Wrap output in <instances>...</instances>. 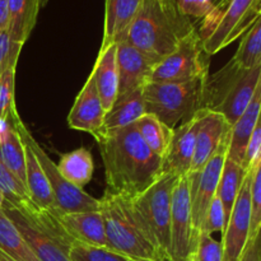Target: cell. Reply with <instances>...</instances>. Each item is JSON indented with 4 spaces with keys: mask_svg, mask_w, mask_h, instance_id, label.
Instances as JSON below:
<instances>
[{
    "mask_svg": "<svg viewBox=\"0 0 261 261\" xmlns=\"http://www.w3.org/2000/svg\"><path fill=\"white\" fill-rule=\"evenodd\" d=\"M199 234L194 229L188 175L177 180L172 191L168 261H188Z\"/></svg>",
    "mask_w": 261,
    "mask_h": 261,
    "instance_id": "obj_10",
    "label": "cell"
},
{
    "mask_svg": "<svg viewBox=\"0 0 261 261\" xmlns=\"http://www.w3.org/2000/svg\"><path fill=\"white\" fill-rule=\"evenodd\" d=\"M134 126L145 144L161 158L165 157L171 139H172L173 129L168 127L154 115L150 114L143 115L139 120L134 122Z\"/></svg>",
    "mask_w": 261,
    "mask_h": 261,
    "instance_id": "obj_28",
    "label": "cell"
},
{
    "mask_svg": "<svg viewBox=\"0 0 261 261\" xmlns=\"http://www.w3.org/2000/svg\"><path fill=\"white\" fill-rule=\"evenodd\" d=\"M15 69L17 63H13L0 74V120L3 121H8L13 110L17 109L14 101Z\"/></svg>",
    "mask_w": 261,
    "mask_h": 261,
    "instance_id": "obj_34",
    "label": "cell"
},
{
    "mask_svg": "<svg viewBox=\"0 0 261 261\" xmlns=\"http://www.w3.org/2000/svg\"><path fill=\"white\" fill-rule=\"evenodd\" d=\"M103 117V106L94 86L93 76L89 74L69 112L68 125L74 130L94 135L101 129Z\"/></svg>",
    "mask_w": 261,
    "mask_h": 261,
    "instance_id": "obj_15",
    "label": "cell"
},
{
    "mask_svg": "<svg viewBox=\"0 0 261 261\" xmlns=\"http://www.w3.org/2000/svg\"><path fill=\"white\" fill-rule=\"evenodd\" d=\"M4 201H5L4 195H3V193L0 191V212H2V208H3V204H4Z\"/></svg>",
    "mask_w": 261,
    "mask_h": 261,
    "instance_id": "obj_43",
    "label": "cell"
},
{
    "mask_svg": "<svg viewBox=\"0 0 261 261\" xmlns=\"http://www.w3.org/2000/svg\"><path fill=\"white\" fill-rule=\"evenodd\" d=\"M68 256L70 261H129V259L109 247L73 242L69 247Z\"/></svg>",
    "mask_w": 261,
    "mask_h": 261,
    "instance_id": "obj_31",
    "label": "cell"
},
{
    "mask_svg": "<svg viewBox=\"0 0 261 261\" xmlns=\"http://www.w3.org/2000/svg\"><path fill=\"white\" fill-rule=\"evenodd\" d=\"M99 200L107 247L133 261H163L127 196L105 191Z\"/></svg>",
    "mask_w": 261,
    "mask_h": 261,
    "instance_id": "obj_3",
    "label": "cell"
},
{
    "mask_svg": "<svg viewBox=\"0 0 261 261\" xmlns=\"http://www.w3.org/2000/svg\"><path fill=\"white\" fill-rule=\"evenodd\" d=\"M48 3V0H38V4H40V8H43L46 7Z\"/></svg>",
    "mask_w": 261,
    "mask_h": 261,
    "instance_id": "obj_44",
    "label": "cell"
},
{
    "mask_svg": "<svg viewBox=\"0 0 261 261\" xmlns=\"http://www.w3.org/2000/svg\"><path fill=\"white\" fill-rule=\"evenodd\" d=\"M224 227H226V217H224V209L222 205L221 199L216 194L209 204L208 209L205 212V216L203 218V223L200 227V233L212 234L214 232H221L223 233Z\"/></svg>",
    "mask_w": 261,
    "mask_h": 261,
    "instance_id": "obj_36",
    "label": "cell"
},
{
    "mask_svg": "<svg viewBox=\"0 0 261 261\" xmlns=\"http://www.w3.org/2000/svg\"><path fill=\"white\" fill-rule=\"evenodd\" d=\"M23 142V140H22ZM24 144V158H25V181L24 188L27 191L28 199L33 208L43 212H51L56 213L59 209L56 208L55 200H54L53 193H51L50 185L43 173L42 167L37 161L36 155L33 154L32 149Z\"/></svg>",
    "mask_w": 261,
    "mask_h": 261,
    "instance_id": "obj_21",
    "label": "cell"
},
{
    "mask_svg": "<svg viewBox=\"0 0 261 261\" xmlns=\"http://www.w3.org/2000/svg\"><path fill=\"white\" fill-rule=\"evenodd\" d=\"M250 186L251 171H249L240 188L228 222L222 233V261H240L250 237Z\"/></svg>",
    "mask_w": 261,
    "mask_h": 261,
    "instance_id": "obj_12",
    "label": "cell"
},
{
    "mask_svg": "<svg viewBox=\"0 0 261 261\" xmlns=\"http://www.w3.org/2000/svg\"><path fill=\"white\" fill-rule=\"evenodd\" d=\"M261 87V64L244 70L232 83L223 99L214 112L224 117L229 125H233L251 102L255 92Z\"/></svg>",
    "mask_w": 261,
    "mask_h": 261,
    "instance_id": "obj_16",
    "label": "cell"
},
{
    "mask_svg": "<svg viewBox=\"0 0 261 261\" xmlns=\"http://www.w3.org/2000/svg\"><path fill=\"white\" fill-rule=\"evenodd\" d=\"M198 76L182 83H148L143 88L145 114L175 129L193 119L201 110L206 76Z\"/></svg>",
    "mask_w": 261,
    "mask_h": 261,
    "instance_id": "obj_6",
    "label": "cell"
},
{
    "mask_svg": "<svg viewBox=\"0 0 261 261\" xmlns=\"http://www.w3.org/2000/svg\"><path fill=\"white\" fill-rule=\"evenodd\" d=\"M203 115L204 110H200L193 119L173 129L172 139L163 157L162 175L168 173L177 177L188 175L193 162L196 134L200 129Z\"/></svg>",
    "mask_w": 261,
    "mask_h": 261,
    "instance_id": "obj_14",
    "label": "cell"
},
{
    "mask_svg": "<svg viewBox=\"0 0 261 261\" xmlns=\"http://www.w3.org/2000/svg\"><path fill=\"white\" fill-rule=\"evenodd\" d=\"M8 0H0V32L8 27Z\"/></svg>",
    "mask_w": 261,
    "mask_h": 261,
    "instance_id": "obj_41",
    "label": "cell"
},
{
    "mask_svg": "<svg viewBox=\"0 0 261 261\" xmlns=\"http://www.w3.org/2000/svg\"><path fill=\"white\" fill-rule=\"evenodd\" d=\"M261 231V161L251 170L250 186V237L249 241L260 236Z\"/></svg>",
    "mask_w": 261,
    "mask_h": 261,
    "instance_id": "obj_32",
    "label": "cell"
},
{
    "mask_svg": "<svg viewBox=\"0 0 261 261\" xmlns=\"http://www.w3.org/2000/svg\"><path fill=\"white\" fill-rule=\"evenodd\" d=\"M0 250L15 261H38L9 218L0 212Z\"/></svg>",
    "mask_w": 261,
    "mask_h": 261,
    "instance_id": "obj_29",
    "label": "cell"
},
{
    "mask_svg": "<svg viewBox=\"0 0 261 261\" xmlns=\"http://www.w3.org/2000/svg\"><path fill=\"white\" fill-rule=\"evenodd\" d=\"M9 124L13 129L19 134L20 139L28 144L32 149L33 154L36 155L37 161L42 167L43 173L50 185L51 193H53L54 200H55L56 208L61 213H74V212H97L99 209V200L89 195L88 193L71 185L65 180L59 172L56 163L50 158V155L45 152L42 147L38 144L24 122L20 119L17 109L12 111L9 116Z\"/></svg>",
    "mask_w": 261,
    "mask_h": 261,
    "instance_id": "obj_8",
    "label": "cell"
},
{
    "mask_svg": "<svg viewBox=\"0 0 261 261\" xmlns=\"http://www.w3.org/2000/svg\"><path fill=\"white\" fill-rule=\"evenodd\" d=\"M160 63L126 41L116 43V64L119 74V93L125 94L144 88L149 83L155 65Z\"/></svg>",
    "mask_w": 261,
    "mask_h": 261,
    "instance_id": "obj_13",
    "label": "cell"
},
{
    "mask_svg": "<svg viewBox=\"0 0 261 261\" xmlns=\"http://www.w3.org/2000/svg\"><path fill=\"white\" fill-rule=\"evenodd\" d=\"M59 223L73 242L107 247L103 221L99 211L58 213Z\"/></svg>",
    "mask_w": 261,
    "mask_h": 261,
    "instance_id": "obj_18",
    "label": "cell"
},
{
    "mask_svg": "<svg viewBox=\"0 0 261 261\" xmlns=\"http://www.w3.org/2000/svg\"><path fill=\"white\" fill-rule=\"evenodd\" d=\"M22 45H15L10 42L8 31L4 30L0 32V74L4 71L8 65L13 63H18Z\"/></svg>",
    "mask_w": 261,
    "mask_h": 261,
    "instance_id": "obj_38",
    "label": "cell"
},
{
    "mask_svg": "<svg viewBox=\"0 0 261 261\" xmlns=\"http://www.w3.org/2000/svg\"><path fill=\"white\" fill-rule=\"evenodd\" d=\"M208 59L195 31L155 65L149 83H182L205 75L209 74Z\"/></svg>",
    "mask_w": 261,
    "mask_h": 261,
    "instance_id": "obj_9",
    "label": "cell"
},
{
    "mask_svg": "<svg viewBox=\"0 0 261 261\" xmlns=\"http://www.w3.org/2000/svg\"><path fill=\"white\" fill-rule=\"evenodd\" d=\"M261 161V122H257L251 138L246 145L242 167L245 171H251L252 167Z\"/></svg>",
    "mask_w": 261,
    "mask_h": 261,
    "instance_id": "obj_37",
    "label": "cell"
},
{
    "mask_svg": "<svg viewBox=\"0 0 261 261\" xmlns=\"http://www.w3.org/2000/svg\"><path fill=\"white\" fill-rule=\"evenodd\" d=\"M129 261H133V260H129Z\"/></svg>",
    "mask_w": 261,
    "mask_h": 261,
    "instance_id": "obj_46",
    "label": "cell"
},
{
    "mask_svg": "<svg viewBox=\"0 0 261 261\" xmlns=\"http://www.w3.org/2000/svg\"><path fill=\"white\" fill-rule=\"evenodd\" d=\"M143 0H106L102 46L125 41Z\"/></svg>",
    "mask_w": 261,
    "mask_h": 261,
    "instance_id": "obj_20",
    "label": "cell"
},
{
    "mask_svg": "<svg viewBox=\"0 0 261 261\" xmlns=\"http://www.w3.org/2000/svg\"><path fill=\"white\" fill-rule=\"evenodd\" d=\"M261 18V0H222L201 18L198 32L204 53L216 55L244 36Z\"/></svg>",
    "mask_w": 261,
    "mask_h": 261,
    "instance_id": "obj_5",
    "label": "cell"
},
{
    "mask_svg": "<svg viewBox=\"0 0 261 261\" xmlns=\"http://www.w3.org/2000/svg\"><path fill=\"white\" fill-rule=\"evenodd\" d=\"M221 2H222V0H213V2H212V4H213V7H214V5L219 4ZM213 7H212V8H213Z\"/></svg>",
    "mask_w": 261,
    "mask_h": 261,
    "instance_id": "obj_45",
    "label": "cell"
},
{
    "mask_svg": "<svg viewBox=\"0 0 261 261\" xmlns=\"http://www.w3.org/2000/svg\"><path fill=\"white\" fill-rule=\"evenodd\" d=\"M38 0H8V35L10 42L24 45L32 33L40 12Z\"/></svg>",
    "mask_w": 261,
    "mask_h": 261,
    "instance_id": "obj_24",
    "label": "cell"
},
{
    "mask_svg": "<svg viewBox=\"0 0 261 261\" xmlns=\"http://www.w3.org/2000/svg\"><path fill=\"white\" fill-rule=\"evenodd\" d=\"M0 261H15V260L12 259L10 256H8L5 252H3L2 250H0Z\"/></svg>",
    "mask_w": 261,
    "mask_h": 261,
    "instance_id": "obj_42",
    "label": "cell"
},
{
    "mask_svg": "<svg viewBox=\"0 0 261 261\" xmlns=\"http://www.w3.org/2000/svg\"><path fill=\"white\" fill-rule=\"evenodd\" d=\"M261 109V87L255 92L251 102L244 114L237 119L229 130V142L227 149V157L242 166L246 145L251 138L252 132L260 121Z\"/></svg>",
    "mask_w": 261,
    "mask_h": 261,
    "instance_id": "obj_22",
    "label": "cell"
},
{
    "mask_svg": "<svg viewBox=\"0 0 261 261\" xmlns=\"http://www.w3.org/2000/svg\"><path fill=\"white\" fill-rule=\"evenodd\" d=\"M234 61L245 70L255 68L261 64V18L242 36L239 48L233 55Z\"/></svg>",
    "mask_w": 261,
    "mask_h": 261,
    "instance_id": "obj_30",
    "label": "cell"
},
{
    "mask_svg": "<svg viewBox=\"0 0 261 261\" xmlns=\"http://www.w3.org/2000/svg\"><path fill=\"white\" fill-rule=\"evenodd\" d=\"M228 142L229 132L222 140L221 145L214 153L213 157L206 162V165L198 172L188 173L191 218H193L194 229L198 234L200 233V227L206 209H208L212 199L217 194L219 178L222 175V168H223L224 161L227 157Z\"/></svg>",
    "mask_w": 261,
    "mask_h": 261,
    "instance_id": "obj_11",
    "label": "cell"
},
{
    "mask_svg": "<svg viewBox=\"0 0 261 261\" xmlns=\"http://www.w3.org/2000/svg\"><path fill=\"white\" fill-rule=\"evenodd\" d=\"M178 178L163 173L152 186L132 199L134 212L163 261H168L172 191Z\"/></svg>",
    "mask_w": 261,
    "mask_h": 261,
    "instance_id": "obj_7",
    "label": "cell"
},
{
    "mask_svg": "<svg viewBox=\"0 0 261 261\" xmlns=\"http://www.w3.org/2000/svg\"><path fill=\"white\" fill-rule=\"evenodd\" d=\"M94 86L101 98L105 112L109 111L119 93V74L116 64V43L101 46L92 69Z\"/></svg>",
    "mask_w": 261,
    "mask_h": 261,
    "instance_id": "obj_19",
    "label": "cell"
},
{
    "mask_svg": "<svg viewBox=\"0 0 261 261\" xmlns=\"http://www.w3.org/2000/svg\"><path fill=\"white\" fill-rule=\"evenodd\" d=\"M195 31L176 0H143L125 41L161 61Z\"/></svg>",
    "mask_w": 261,
    "mask_h": 261,
    "instance_id": "obj_2",
    "label": "cell"
},
{
    "mask_svg": "<svg viewBox=\"0 0 261 261\" xmlns=\"http://www.w3.org/2000/svg\"><path fill=\"white\" fill-rule=\"evenodd\" d=\"M56 167L68 182L76 188L83 189L91 182L93 176V157L91 150L81 147L61 155Z\"/></svg>",
    "mask_w": 261,
    "mask_h": 261,
    "instance_id": "obj_25",
    "label": "cell"
},
{
    "mask_svg": "<svg viewBox=\"0 0 261 261\" xmlns=\"http://www.w3.org/2000/svg\"><path fill=\"white\" fill-rule=\"evenodd\" d=\"M0 191L4 195L5 201L15 206H23L31 204L24 185L7 170L0 162Z\"/></svg>",
    "mask_w": 261,
    "mask_h": 261,
    "instance_id": "obj_33",
    "label": "cell"
},
{
    "mask_svg": "<svg viewBox=\"0 0 261 261\" xmlns=\"http://www.w3.org/2000/svg\"><path fill=\"white\" fill-rule=\"evenodd\" d=\"M0 162L24 185L25 158L24 144L12 125L0 135Z\"/></svg>",
    "mask_w": 261,
    "mask_h": 261,
    "instance_id": "obj_26",
    "label": "cell"
},
{
    "mask_svg": "<svg viewBox=\"0 0 261 261\" xmlns=\"http://www.w3.org/2000/svg\"><path fill=\"white\" fill-rule=\"evenodd\" d=\"M240 261H261V241L260 236L247 242L246 249Z\"/></svg>",
    "mask_w": 261,
    "mask_h": 261,
    "instance_id": "obj_40",
    "label": "cell"
},
{
    "mask_svg": "<svg viewBox=\"0 0 261 261\" xmlns=\"http://www.w3.org/2000/svg\"><path fill=\"white\" fill-rule=\"evenodd\" d=\"M223 250L221 241L212 234L199 233L193 251L188 261H222Z\"/></svg>",
    "mask_w": 261,
    "mask_h": 261,
    "instance_id": "obj_35",
    "label": "cell"
},
{
    "mask_svg": "<svg viewBox=\"0 0 261 261\" xmlns=\"http://www.w3.org/2000/svg\"><path fill=\"white\" fill-rule=\"evenodd\" d=\"M3 213L12 221L38 261H70L73 241L59 223L58 213L38 211L32 204L15 206L4 201Z\"/></svg>",
    "mask_w": 261,
    "mask_h": 261,
    "instance_id": "obj_4",
    "label": "cell"
},
{
    "mask_svg": "<svg viewBox=\"0 0 261 261\" xmlns=\"http://www.w3.org/2000/svg\"><path fill=\"white\" fill-rule=\"evenodd\" d=\"M229 129L231 125L224 120L223 116L204 110L200 129L196 134L195 150L189 173L198 172L206 165L217 152L224 137L228 134Z\"/></svg>",
    "mask_w": 261,
    "mask_h": 261,
    "instance_id": "obj_17",
    "label": "cell"
},
{
    "mask_svg": "<svg viewBox=\"0 0 261 261\" xmlns=\"http://www.w3.org/2000/svg\"><path fill=\"white\" fill-rule=\"evenodd\" d=\"M145 114L143 88L117 96L111 109L105 112L99 130H116L134 124Z\"/></svg>",
    "mask_w": 261,
    "mask_h": 261,
    "instance_id": "obj_23",
    "label": "cell"
},
{
    "mask_svg": "<svg viewBox=\"0 0 261 261\" xmlns=\"http://www.w3.org/2000/svg\"><path fill=\"white\" fill-rule=\"evenodd\" d=\"M105 167L106 191L134 199L162 176L163 158L144 143L134 124L93 135Z\"/></svg>",
    "mask_w": 261,
    "mask_h": 261,
    "instance_id": "obj_1",
    "label": "cell"
},
{
    "mask_svg": "<svg viewBox=\"0 0 261 261\" xmlns=\"http://www.w3.org/2000/svg\"><path fill=\"white\" fill-rule=\"evenodd\" d=\"M246 175L247 171H245L241 165L232 161L231 158L226 157L223 168H222L221 178H219L218 189H217V195L221 199L224 209L226 224L228 222L229 214H231L234 201L239 195L240 188H241Z\"/></svg>",
    "mask_w": 261,
    "mask_h": 261,
    "instance_id": "obj_27",
    "label": "cell"
},
{
    "mask_svg": "<svg viewBox=\"0 0 261 261\" xmlns=\"http://www.w3.org/2000/svg\"><path fill=\"white\" fill-rule=\"evenodd\" d=\"M213 0H176L178 8L190 19H201L212 9Z\"/></svg>",
    "mask_w": 261,
    "mask_h": 261,
    "instance_id": "obj_39",
    "label": "cell"
}]
</instances>
